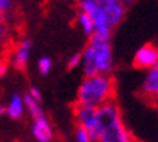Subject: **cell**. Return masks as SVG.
Instances as JSON below:
<instances>
[{
	"label": "cell",
	"instance_id": "6da1fadb",
	"mask_svg": "<svg viewBox=\"0 0 158 142\" xmlns=\"http://www.w3.org/2000/svg\"><path fill=\"white\" fill-rule=\"evenodd\" d=\"M81 55L84 77L110 76L113 70V51L110 36L94 33L89 38V42L83 49Z\"/></svg>",
	"mask_w": 158,
	"mask_h": 142
},
{
	"label": "cell",
	"instance_id": "7a4b0ae2",
	"mask_svg": "<svg viewBox=\"0 0 158 142\" xmlns=\"http://www.w3.org/2000/svg\"><path fill=\"white\" fill-rule=\"evenodd\" d=\"M96 113V142H129L134 139L125 126L120 109L115 100L100 106Z\"/></svg>",
	"mask_w": 158,
	"mask_h": 142
},
{
	"label": "cell",
	"instance_id": "3957f363",
	"mask_svg": "<svg viewBox=\"0 0 158 142\" xmlns=\"http://www.w3.org/2000/svg\"><path fill=\"white\" fill-rule=\"evenodd\" d=\"M77 104L99 109L115 100V80L112 76L84 77L77 90Z\"/></svg>",
	"mask_w": 158,
	"mask_h": 142
},
{
	"label": "cell",
	"instance_id": "277c9868",
	"mask_svg": "<svg viewBox=\"0 0 158 142\" xmlns=\"http://www.w3.org/2000/svg\"><path fill=\"white\" fill-rule=\"evenodd\" d=\"M78 9H80V12L87 13L93 19L94 26H96V32L94 33H100V35H106V36L112 35V29L113 28L110 26L107 19H106V15L103 12V9L97 5L94 0H81L78 3Z\"/></svg>",
	"mask_w": 158,
	"mask_h": 142
},
{
	"label": "cell",
	"instance_id": "5b68a950",
	"mask_svg": "<svg viewBox=\"0 0 158 142\" xmlns=\"http://www.w3.org/2000/svg\"><path fill=\"white\" fill-rule=\"evenodd\" d=\"M97 109L93 107H86L76 104L74 106V119L77 122V126H81L91 135L93 141L96 142V129H97Z\"/></svg>",
	"mask_w": 158,
	"mask_h": 142
},
{
	"label": "cell",
	"instance_id": "8992f818",
	"mask_svg": "<svg viewBox=\"0 0 158 142\" xmlns=\"http://www.w3.org/2000/svg\"><path fill=\"white\" fill-rule=\"evenodd\" d=\"M158 64V47L152 44H145L135 52L134 65L141 70H149Z\"/></svg>",
	"mask_w": 158,
	"mask_h": 142
},
{
	"label": "cell",
	"instance_id": "52a82bcc",
	"mask_svg": "<svg viewBox=\"0 0 158 142\" xmlns=\"http://www.w3.org/2000/svg\"><path fill=\"white\" fill-rule=\"evenodd\" d=\"M31 48H32V41L31 39H22L12 52L10 62L16 70H23L28 65L29 55H31Z\"/></svg>",
	"mask_w": 158,
	"mask_h": 142
},
{
	"label": "cell",
	"instance_id": "ba28073f",
	"mask_svg": "<svg viewBox=\"0 0 158 142\" xmlns=\"http://www.w3.org/2000/svg\"><path fill=\"white\" fill-rule=\"evenodd\" d=\"M158 93V64L152 68L147 70V74L144 77V81L141 84V96L151 103V100L155 97Z\"/></svg>",
	"mask_w": 158,
	"mask_h": 142
},
{
	"label": "cell",
	"instance_id": "9c48e42d",
	"mask_svg": "<svg viewBox=\"0 0 158 142\" xmlns=\"http://www.w3.org/2000/svg\"><path fill=\"white\" fill-rule=\"evenodd\" d=\"M32 135L38 142H51L54 138V131L47 116L34 119L32 120Z\"/></svg>",
	"mask_w": 158,
	"mask_h": 142
},
{
	"label": "cell",
	"instance_id": "30bf717a",
	"mask_svg": "<svg viewBox=\"0 0 158 142\" xmlns=\"http://www.w3.org/2000/svg\"><path fill=\"white\" fill-rule=\"evenodd\" d=\"M25 110H26V106H25V99L23 96L20 94H12V97L9 99V103L6 106V115L9 116L10 119H20L23 116Z\"/></svg>",
	"mask_w": 158,
	"mask_h": 142
},
{
	"label": "cell",
	"instance_id": "8fae6325",
	"mask_svg": "<svg viewBox=\"0 0 158 142\" xmlns=\"http://www.w3.org/2000/svg\"><path fill=\"white\" fill-rule=\"evenodd\" d=\"M77 25L80 26V29H81L83 32H84V35L89 36V38L93 36L94 32H96V26H94L93 19H91L87 13H84V12H78V13H77Z\"/></svg>",
	"mask_w": 158,
	"mask_h": 142
},
{
	"label": "cell",
	"instance_id": "7c38bea8",
	"mask_svg": "<svg viewBox=\"0 0 158 142\" xmlns=\"http://www.w3.org/2000/svg\"><path fill=\"white\" fill-rule=\"evenodd\" d=\"M23 99H25V106H26V112L31 115L32 120H34V119H38V118H42V116H47L39 102L32 99L29 94H25Z\"/></svg>",
	"mask_w": 158,
	"mask_h": 142
},
{
	"label": "cell",
	"instance_id": "4fadbf2b",
	"mask_svg": "<svg viewBox=\"0 0 158 142\" xmlns=\"http://www.w3.org/2000/svg\"><path fill=\"white\" fill-rule=\"evenodd\" d=\"M13 9H15L13 0H0V18L3 20H6L7 16L12 15Z\"/></svg>",
	"mask_w": 158,
	"mask_h": 142
},
{
	"label": "cell",
	"instance_id": "5bb4252c",
	"mask_svg": "<svg viewBox=\"0 0 158 142\" xmlns=\"http://www.w3.org/2000/svg\"><path fill=\"white\" fill-rule=\"evenodd\" d=\"M52 68V61L49 57H41L38 60V71L41 76H48Z\"/></svg>",
	"mask_w": 158,
	"mask_h": 142
},
{
	"label": "cell",
	"instance_id": "9a60e30c",
	"mask_svg": "<svg viewBox=\"0 0 158 142\" xmlns=\"http://www.w3.org/2000/svg\"><path fill=\"white\" fill-rule=\"evenodd\" d=\"M74 138H76V142H94L91 135L89 133V131H86L81 126H76V131H74Z\"/></svg>",
	"mask_w": 158,
	"mask_h": 142
},
{
	"label": "cell",
	"instance_id": "2e32d148",
	"mask_svg": "<svg viewBox=\"0 0 158 142\" xmlns=\"http://www.w3.org/2000/svg\"><path fill=\"white\" fill-rule=\"evenodd\" d=\"M9 25L6 20H3L0 18V47H3L6 42H7V39H9Z\"/></svg>",
	"mask_w": 158,
	"mask_h": 142
},
{
	"label": "cell",
	"instance_id": "e0dca14e",
	"mask_svg": "<svg viewBox=\"0 0 158 142\" xmlns=\"http://www.w3.org/2000/svg\"><path fill=\"white\" fill-rule=\"evenodd\" d=\"M81 62H83L81 52H74L67 60V68L68 70H74V68H77L78 65H81Z\"/></svg>",
	"mask_w": 158,
	"mask_h": 142
},
{
	"label": "cell",
	"instance_id": "ac0fdd59",
	"mask_svg": "<svg viewBox=\"0 0 158 142\" xmlns=\"http://www.w3.org/2000/svg\"><path fill=\"white\" fill-rule=\"evenodd\" d=\"M28 94L31 96L32 99H35V100H36V102H39V103L42 102V93H41V90H39L38 87H34V86H32V87L29 89Z\"/></svg>",
	"mask_w": 158,
	"mask_h": 142
},
{
	"label": "cell",
	"instance_id": "d6986e66",
	"mask_svg": "<svg viewBox=\"0 0 158 142\" xmlns=\"http://www.w3.org/2000/svg\"><path fill=\"white\" fill-rule=\"evenodd\" d=\"M5 73H6V64H5V61L0 60V77L3 76Z\"/></svg>",
	"mask_w": 158,
	"mask_h": 142
},
{
	"label": "cell",
	"instance_id": "ffe728a7",
	"mask_svg": "<svg viewBox=\"0 0 158 142\" xmlns=\"http://www.w3.org/2000/svg\"><path fill=\"white\" fill-rule=\"evenodd\" d=\"M151 103H152L154 106H155V107H157V109H158V93H157V94H155V97H154V99L151 100Z\"/></svg>",
	"mask_w": 158,
	"mask_h": 142
},
{
	"label": "cell",
	"instance_id": "44dd1931",
	"mask_svg": "<svg viewBox=\"0 0 158 142\" xmlns=\"http://www.w3.org/2000/svg\"><path fill=\"white\" fill-rule=\"evenodd\" d=\"M120 3H122V5H131V3H134V2H136V0H119Z\"/></svg>",
	"mask_w": 158,
	"mask_h": 142
},
{
	"label": "cell",
	"instance_id": "7402d4cb",
	"mask_svg": "<svg viewBox=\"0 0 158 142\" xmlns=\"http://www.w3.org/2000/svg\"><path fill=\"white\" fill-rule=\"evenodd\" d=\"M2 113H6V109H3V107L0 106V115H2Z\"/></svg>",
	"mask_w": 158,
	"mask_h": 142
},
{
	"label": "cell",
	"instance_id": "603a6c76",
	"mask_svg": "<svg viewBox=\"0 0 158 142\" xmlns=\"http://www.w3.org/2000/svg\"><path fill=\"white\" fill-rule=\"evenodd\" d=\"M70 2H73V3H80L81 0H70Z\"/></svg>",
	"mask_w": 158,
	"mask_h": 142
},
{
	"label": "cell",
	"instance_id": "cb8c5ba5",
	"mask_svg": "<svg viewBox=\"0 0 158 142\" xmlns=\"http://www.w3.org/2000/svg\"><path fill=\"white\" fill-rule=\"evenodd\" d=\"M129 142H136V141H135V139H132V141H129Z\"/></svg>",
	"mask_w": 158,
	"mask_h": 142
}]
</instances>
